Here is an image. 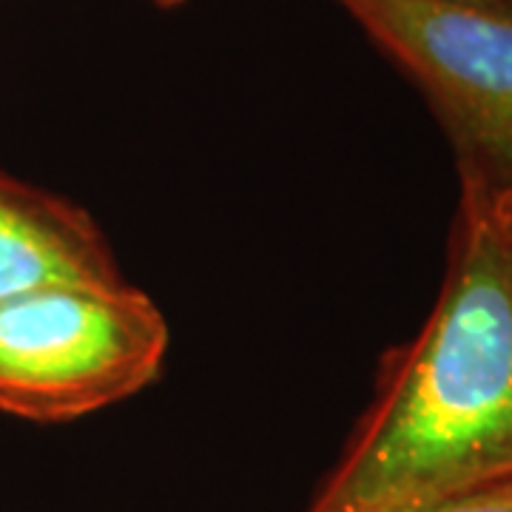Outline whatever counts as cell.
Returning a JSON list of instances; mask_svg holds the SVG:
<instances>
[{"instance_id": "8992f818", "label": "cell", "mask_w": 512, "mask_h": 512, "mask_svg": "<svg viewBox=\"0 0 512 512\" xmlns=\"http://www.w3.org/2000/svg\"><path fill=\"white\" fill-rule=\"evenodd\" d=\"M484 183H487V180H484ZM493 188L498 191L501 202H504V211H507V217H510V225H512V185H493Z\"/></svg>"}, {"instance_id": "ba28073f", "label": "cell", "mask_w": 512, "mask_h": 512, "mask_svg": "<svg viewBox=\"0 0 512 512\" xmlns=\"http://www.w3.org/2000/svg\"><path fill=\"white\" fill-rule=\"evenodd\" d=\"M154 3H160V6H163V0H154Z\"/></svg>"}, {"instance_id": "5b68a950", "label": "cell", "mask_w": 512, "mask_h": 512, "mask_svg": "<svg viewBox=\"0 0 512 512\" xmlns=\"http://www.w3.org/2000/svg\"><path fill=\"white\" fill-rule=\"evenodd\" d=\"M421 512H512V484H501V487L476 495H464L456 501H444L439 507Z\"/></svg>"}, {"instance_id": "7a4b0ae2", "label": "cell", "mask_w": 512, "mask_h": 512, "mask_svg": "<svg viewBox=\"0 0 512 512\" xmlns=\"http://www.w3.org/2000/svg\"><path fill=\"white\" fill-rule=\"evenodd\" d=\"M168 322L146 293L57 285L0 305V413L40 424L126 402L163 373Z\"/></svg>"}, {"instance_id": "3957f363", "label": "cell", "mask_w": 512, "mask_h": 512, "mask_svg": "<svg viewBox=\"0 0 512 512\" xmlns=\"http://www.w3.org/2000/svg\"><path fill=\"white\" fill-rule=\"evenodd\" d=\"M424 94L458 174L512 185V6L333 0Z\"/></svg>"}, {"instance_id": "277c9868", "label": "cell", "mask_w": 512, "mask_h": 512, "mask_svg": "<svg viewBox=\"0 0 512 512\" xmlns=\"http://www.w3.org/2000/svg\"><path fill=\"white\" fill-rule=\"evenodd\" d=\"M126 282L80 205L0 171V305L57 285Z\"/></svg>"}, {"instance_id": "6da1fadb", "label": "cell", "mask_w": 512, "mask_h": 512, "mask_svg": "<svg viewBox=\"0 0 512 512\" xmlns=\"http://www.w3.org/2000/svg\"><path fill=\"white\" fill-rule=\"evenodd\" d=\"M512 484V225L461 174L439 299L305 512H421Z\"/></svg>"}, {"instance_id": "52a82bcc", "label": "cell", "mask_w": 512, "mask_h": 512, "mask_svg": "<svg viewBox=\"0 0 512 512\" xmlns=\"http://www.w3.org/2000/svg\"><path fill=\"white\" fill-rule=\"evenodd\" d=\"M174 3H183V0H163V6H174ZM481 3H498V6H512V0H481Z\"/></svg>"}]
</instances>
